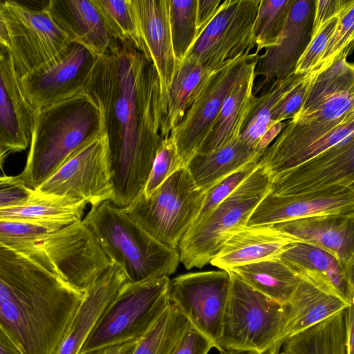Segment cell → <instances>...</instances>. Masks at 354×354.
Masks as SVG:
<instances>
[{"label": "cell", "mask_w": 354, "mask_h": 354, "mask_svg": "<svg viewBox=\"0 0 354 354\" xmlns=\"http://www.w3.org/2000/svg\"><path fill=\"white\" fill-rule=\"evenodd\" d=\"M88 88L97 96L105 114L110 201L122 208L143 190L163 139L158 77L142 53L113 39L108 51L97 58Z\"/></svg>", "instance_id": "1"}, {"label": "cell", "mask_w": 354, "mask_h": 354, "mask_svg": "<svg viewBox=\"0 0 354 354\" xmlns=\"http://www.w3.org/2000/svg\"><path fill=\"white\" fill-rule=\"evenodd\" d=\"M84 295L39 243L21 251L0 243V328L21 354H53Z\"/></svg>", "instance_id": "2"}, {"label": "cell", "mask_w": 354, "mask_h": 354, "mask_svg": "<svg viewBox=\"0 0 354 354\" xmlns=\"http://www.w3.org/2000/svg\"><path fill=\"white\" fill-rule=\"evenodd\" d=\"M106 130L104 108L88 88L37 109L29 152L18 177L35 190L77 149Z\"/></svg>", "instance_id": "3"}, {"label": "cell", "mask_w": 354, "mask_h": 354, "mask_svg": "<svg viewBox=\"0 0 354 354\" xmlns=\"http://www.w3.org/2000/svg\"><path fill=\"white\" fill-rule=\"evenodd\" d=\"M82 221L128 282L169 277L176 270L178 250L157 241L110 201L92 205Z\"/></svg>", "instance_id": "4"}, {"label": "cell", "mask_w": 354, "mask_h": 354, "mask_svg": "<svg viewBox=\"0 0 354 354\" xmlns=\"http://www.w3.org/2000/svg\"><path fill=\"white\" fill-rule=\"evenodd\" d=\"M272 175L261 163L216 207L197 218L180 241V262L187 269L203 268L228 237L247 225L252 213L270 192Z\"/></svg>", "instance_id": "5"}, {"label": "cell", "mask_w": 354, "mask_h": 354, "mask_svg": "<svg viewBox=\"0 0 354 354\" xmlns=\"http://www.w3.org/2000/svg\"><path fill=\"white\" fill-rule=\"evenodd\" d=\"M205 194L183 167L150 195L145 196L141 191L122 209L157 241L178 249L180 240L197 219Z\"/></svg>", "instance_id": "6"}, {"label": "cell", "mask_w": 354, "mask_h": 354, "mask_svg": "<svg viewBox=\"0 0 354 354\" xmlns=\"http://www.w3.org/2000/svg\"><path fill=\"white\" fill-rule=\"evenodd\" d=\"M169 277L127 282L106 308L80 353L142 338L170 306Z\"/></svg>", "instance_id": "7"}, {"label": "cell", "mask_w": 354, "mask_h": 354, "mask_svg": "<svg viewBox=\"0 0 354 354\" xmlns=\"http://www.w3.org/2000/svg\"><path fill=\"white\" fill-rule=\"evenodd\" d=\"M285 321V304L253 289L231 273L230 296L217 350L262 354L282 344Z\"/></svg>", "instance_id": "8"}, {"label": "cell", "mask_w": 354, "mask_h": 354, "mask_svg": "<svg viewBox=\"0 0 354 354\" xmlns=\"http://www.w3.org/2000/svg\"><path fill=\"white\" fill-rule=\"evenodd\" d=\"M0 19L8 50L20 80L64 51L71 41L48 12L13 1H0Z\"/></svg>", "instance_id": "9"}, {"label": "cell", "mask_w": 354, "mask_h": 354, "mask_svg": "<svg viewBox=\"0 0 354 354\" xmlns=\"http://www.w3.org/2000/svg\"><path fill=\"white\" fill-rule=\"evenodd\" d=\"M35 192L91 205L111 201L113 187L106 130L77 149Z\"/></svg>", "instance_id": "10"}, {"label": "cell", "mask_w": 354, "mask_h": 354, "mask_svg": "<svg viewBox=\"0 0 354 354\" xmlns=\"http://www.w3.org/2000/svg\"><path fill=\"white\" fill-rule=\"evenodd\" d=\"M259 55H245L213 71L203 89L170 133L186 167L207 136L230 92L257 65Z\"/></svg>", "instance_id": "11"}, {"label": "cell", "mask_w": 354, "mask_h": 354, "mask_svg": "<svg viewBox=\"0 0 354 354\" xmlns=\"http://www.w3.org/2000/svg\"><path fill=\"white\" fill-rule=\"evenodd\" d=\"M230 286L231 273L221 270L178 275L169 280L167 287L169 304L216 349Z\"/></svg>", "instance_id": "12"}, {"label": "cell", "mask_w": 354, "mask_h": 354, "mask_svg": "<svg viewBox=\"0 0 354 354\" xmlns=\"http://www.w3.org/2000/svg\"><path fill=\"white\" fill-rule=\"evenodd\" d=\"M260 0H225L186 56L211 71L250 54L252 28ZM185 56V57H186Z\"/></svg>", "instance_id": "13"}, {"label": "cell", "mask_w": 354, "mask_h": 354, "mask_svg": "<svg viewBox=\"0 0 354 354\" xmlns=\"http://www.w3.org/2000/svg\"><path fill=\"white\" fill-rule=\"evenodd\" d=\"M98 57L71 42L57 56L22 77V93L35 110L68 99L88 89Z\"/></svg>", "instance_id": "14"}, {"label": "cell", "mask_w": 354, "mask_h": 354, "mask_svg": "<svg viewBox=\"0 0 354 354\" xmlns=\"http://www.w3.org/2000/svg\"><path fill=\"white\" fill-rule=\"evenodd\" d=\"M39 244L59 274L82 292L113 265L82 219L44 236Z\"/></svg>", "instance_id": "15"}, {"label": "cell", "mask_w": 354, "mask_h": 354, "mask_svg": "<svg viewBox=\"0 0 354 354\" xmlns=\"http://www.w3.org/2000/svg\"><path fill=\"white\" fill-rule=\"evenodd\" d=\"M354 133V112L334 122L290 120L264 149L260 162L272 176L292 169Z\"/></svg>", "instance_id": "16"}, {"label": "cell", "mask_w": 354, "mask_h": 354, "mask_svg": "<svg viewBox=\"0 0 354 354\" xmlns=\"http://www.w3.org/2000/svg\"><path fill=\"white\" fill-rule=\"evenodd\" d=\"M337 185L354 186V137L272 176L270 192L288 196Z\"/></svg>", "instance_id": "17"}, {"label": "cell", "mask_w": 354, "mask_h": 354, "mask_svg": "<svg viewBox=\"0 0 354 354\" xmlns=\"http://www.w3.org/2000/svg\"><path fill=\"white\" fill-rule=\"evenodd\" d=\"M328 214H354V186L337 185L288 196L268 192L247 225L277 223Z\"/></svg>", "instance_id": "18"}, {"label": "cell", "mask_w": 354, "mask_h": 354, "mask_svg": "<svg viewBox=\"0 0 354 354\" xmlns=\"http://www.w3.org/2000/svg\"><path fill=\"white\" fill-rule=\"evenodd\" d=\"M315 0H293L285 27L277 43L258 57L255 77L263 76L254 93L268 88L274 81L295 73L297 62L307 47L312 34Z\"/></svg>", "instance_id": "19"}, {"label": "cell", "mask_w": 354, "mask_h": 354, "mask_svg": "<svg viewBox=\"0 0 354 354\" xmlns=\"http://www.w3.org/2000/svg\"><path fill=\"white\" fill-rule=\"evenodd\" d=\"M301 279L348 304H354V266L302 242L290 245L279 257Z\"/></svg>", "instance_id": "20"}, {"label": "cell", "mask_w": 354, "mask_h": 354, "mask_svg": "<svg viewBox=\"0 0 354 354\" xmlns=\"http://www.w3.org/2000/svg\"><path fill=\"white\" fill-rule=\"evenodd\" d=\"M35 113L22 93L8 48L0 44V147L10 152L26 149Z\"/></svg>", "instance_id": "21"}, {"label": "cell", "mask_w": 354, "mask_h": 354, "mask_svg": "<svg viewBox=\"0 0 354 354\" xmlns=\"http://www.w3.org/2000/svg\"><path fill=\"white\" fill-rule=\"evenodd\" d=\"M142 39L156 71L164 109L178 63L169 26L168 0H133Z\"/></svg>", "instance_id": "22"}, {"label": "cell", "mask_w": 354, "mask_h": 354, "mask_svg": "<svg viewBox=\"0 0 354 354\" xmlns=\"http://www.w3.org/2000/svg\"><path fill=\"white\" fill-rule=\"evenodd\" d=\"M300 242L325 250L354 266V214H328L274 225Z\"/></svg>", "instance_id": "23"}, {"label": "cell", "mask_w": 354, "mask_h": 354, "mask_svg": "<svg viewBox=\"0 0 354 354\" xmlns=\"http://www.w3.org/2000/svg\"><path fill=\"white\" fill-rule=\"evenodd\" d=\"M300 242L274 225H245L232 233L210 263L221 270L277 258L292 243Z\"/></svg>", "instance_id": "24"}, {"label": "cell", "mask_w": 354, "mask_h": 354, "mask_svg": "<svg viewBox=\"0 0 354 354\" xmlns=\"http://www.w3.org/2000/svg\"><path fill=\"white\" fill-rule=\"evenodd\" d=\"M44 8L71 42L97 57L108 51L113 39L95 0H50Z\"/></svg>", "instance_id": "25"}, {"label": "cell", "mask_w": 354, "mask_h": 354, "mask_svg": "<svg viewBox=\"0 0 354 354\" xmlns=\"http://www.w3.org/2000/svg\"><path fill=\"white\" fill-rule=\"evenodd\" d=\"M127 282L113 264L84 292L83 299L63 339L53 354H78L97 320Z\"/></svg>", "instance_id": "26"}, {"label": "cell", "mask_w": 354, "mask_h": 354, "mask_svg": "<svg viewBox=\"0 0 354 354\" xmlns=\"http://www.w3.org/2000/svg\"><path fill=\"white\" fill-rule=\"evenodd\" d=\"M349 305L340 297L301 279L290 300L285 304L286 321L281 342Z\"/></svg>", "instance_id": "27"}, {"label": "cell", "mask_w": 354, "mask_h": 354, "mask_svg": "<svg viewBox=\"0 0 354 354\" xmlns=\"http://www.w3.org/2000/svg\"><path fill=\"white\" fill-rule=\"evenodd\" d=\"M305 75L292 73L284 79L275 80L263 94L259 97H254L252 107L239 135L243 142L263 153L286 124L283 122L277 126L272 124V115L275 106L304 79Z\"/></svg>", "instance_id": "28"}, {"label": "cell", "mask_w": 354, "mask_h": 354, "mask_svg": "<svg viewBox=\"0 0 354 354\" xmlns=\"http://www.w3.org/2000/svg\"><path fill=\"white\" fill-rule=\"evenodd\" d=\"M254 70L225 98L207 136L196 153H210L239 138L255 97L253 95Z\"/></svg>", "instance_id": "29"}, {"label": "cell", "mask_w": 354, "mask_h": 354, "mask_svg": "<svg viewBox=\"0 0 354 354\" xmlns=\"http://www.w3.org/2000/svg\"><path fill=\"white\" fill-rule=\"evenodd\" d=\"M261 155L238 138L216 151L196 153L186 167L197 186L206 192L223 178L259 160Z\"/></svg>", "instance_id": "30"}, {"label": "cell", "mask_w": 354, "mask_h": 354, "mask_svg": "<svg viewBox=\"0 0 354 354\" xmlns=\"http://www.w3.org/2000/svg\"><path fill=\"white\" fill-rule=\"evenodd\" d=\"M212 72L191 56H186L178 64L166 100L162 138L169 136L183 120Z\"/></svg>", "instance_id": "31"}, {"label": "cell", "mask_w": 354, "mask_h": 354, "mask_svg": "<svg viewBox=\"0 0 354 354\" xmlns=\"http://www.w3.org/2000/svg\"><path fill=\"white\" fill-rule=\"evenodd\" d=\"M227 271L283 304L290 300L301 280L279 257L236 266Z\"/></svg>", "instance_id": "32"}, {"label": "cell", "mask_w": 354, "mask_h": 354, "mask_svg": "<svg viewBox=\"0 0 354 354\" xmlns=\"http://www.w3.org/2000/svg\"><path fill=\"white\" fill-rule=\"evenodd\" d=\"M346 309L288 338L283 354H347Z\"/></svg>", "instance_id": "33"}, {"label": "cell", "mask_w": 354, "mask_h": 354, "mask_svg": "<svg viewBox=\"0 0 354 354\" xmlns=\"http://www.w3.org/2000/svg\"><path fill=\"white\" fill-rule=\"evenodd\" d=\"M86 205L83 201L41 195L35 192L31 198L21 203L1 208L0 219L49 222L65 227L81 220Z\"/></svg>", "instance_id": "34"}, {"label": "cell", "mask_w": 354, "mask_h": 354, "mask_svg": "<svg viewBox=\"0 0 354 354\" xmlns=\"http://www.w3.org/2000/svg\"><path fill=\"white\" fill-rule=\"evenodd\" d=\"M95 2L111 38L133 47L151 61L133 0H95Z\"/></svg>", "instance_id": "35"}, {"label": "cell", "mask_w": 354, "mask_h": 354, "mask_svg": "<svg viewBox=\"0 0 354 354\" xmlns=\"http://www.w3.org/2000/svg\"><path fill=\"white\" fill-rule=\"evenodd\" d=\"M353 46L344 48L325 70L319 73L312 71L316 77L298 111L315 107L327 97L341 91L354 89V68L346 59Z\"/></svg>", "instance_id": "36"}, {"label": "cell", "mask_w": 354, "mask_h": 354, "mask_svg": "<svg viewBox=\"0 0 354 354\" xmlns=\"http://www.w3.org/2000/svg\"><path fill=\"white\" fill-rule=\"evenodd\" d=\"M187 319L173 305L138 342L132 354H172L189 327Z\"/></svg>", "instance_id": "37"}, {"label": "cell", "mask_w": 354, "mask_h": 354, "mask_svg": "<svg viewBox=\"0 0 354 354\" xmlns=\"http://www.w3.org/2000/svg\"><path fill=\"white\" fill-rule=\"evenodd\" d=\"M293 0H260L252 28L256 55L274 46L286 24Z\"/></svg>", "instance_id": "38"}, {"label": "cell", "mask_w": 354, "mask_h": 354, "mask_svg": "<svg viewBox=\"0 0 354 354\" xmlns=\"http://www.w3.org/2000/svg\"><path fill=\"white\" fill-rule=\"evenodd\" d=\"M168 3L173 50L179 64L197 39V0H168Z\"/></svg>", "instance_id": "39"}, {"label": "cell", "mask_w": 354, "mask_h": 354, "mask_svg": "<svg viewBox=\"0 0 354 354\" xmlns=\"http://www.w3.org/2000/svg\"><path fill=\"white\" fill-rule=\"evenodd\" d=\"M64 226L49 222L0 219V243L17 251L37 245L41 237Z\"/></svg>", "instance_id": "40"}, {"label": "cell", "mask_w": 354, "mask_h": 354, "mask_svg": "<svg viewBox=\"0 0 354 354\" xmlns=\"http://www.w3.org/2000/svg\"><path fill=\"white\" fill-rule=\"evenodd\" d=\"M354 112V89L334 94L319 105L304 111H298L290 119L294 122L339 121Z\"/></svg>", "instance_id": "41"}, {"label": "cell", "mask_w": 354, "mask_h": 354, "mask_svg": "<svg viewBox=\"0 0 354 354\" xmlns=\"http://www.w3.org/2000/svg\"><path fill=\"white\" fill-rule=\"evenodd\" d=\"M336 27L324 49L317 66L312 71L317 73L328 67L339 53L346 47L353 44L354 39V1L337 16Z\"/></svg>", "instance_id": "42"}, {"label": "cell", "mask_w": 354, "mask_h": 354, "mask_svg": "<svg viewBox=\"0 0 354 354\" xmlns=\"http://www.w3.org/2000/svg\"><path fill=\"white\" fill-rule=\"evenodd\" d=\"M183 167L176 143L170 136L163 138L156 151L153 165L142 190L150 195L175 171Z\"/></svg>", "instance_id": "43"}, {"label": "cell", "mask_w": 354, "mask_h": 354, "mask_svg": "<svg viewBox=\"0 0 354 354\" xmlns=\"http://www.w3.org/2000/svg\"><path fill=\"white\" fill-rule=\"evenodd\" d=\"M253 161L223 178L206 192L201 211L197 218L205 215L231 194L253 171L259 162Z\"/></svg>", "instance_id": "44"}, {"label": "cell", "mask_w": 354, "mask_h": 354, "mask_svg": "<svg viewBox=\"0 0 354 354\" xmlns=\"http://www.w3.org/2000/svg\"><path fill=\"white\" fill-rule=\"evenodd\" d=\"M337 20V17L332 18L311 35L307 47L297 63L295 74L306 73L317 66L336 27Z\"/></svg>", "instance_id": "45"}, {"label": "cell", "mask_w": 354, "mask_h": 354, "mask_svg": "<svg viewBox=\"0 0 354 354\" xmlns=\"http://www.w3.org/2000/svg\"><path fill=\"white\" fill-rule=\"evenodd\" d=\"M315 77L316 74L313 71L308 72L304 79L278 102L272 115V122L274 126L287 119H291L299 111Z\"/></svg>", "instance_id": "46"}, {"label": "cell", "mask_w": 354, "mask_h": 354, "mask_svg": "<svg viewBox=\"0 0 354 354\" xmlns=\"http://www.w3.org/2000/svg\"><path fill=\"white\" fill-rule=\"evenodd\" d=\"M35 191L18 177L0 176V209L21 203L32 196Z\"/></svg>", "instance_id": "47"}, {"label": "cell", "mask_w": 354, "mask_h": 354, "mask_svg": "<svg viewBox=\"0 0 354 354\" xmlns=\"http://www.w3.org/2000/svg\"><path fill=\"white\" fill-rule=\"evenodd\" d=\"M212 348L213 342L190 325L172 354H207Z\"/></svg>", "instance_id": "48"}, {"label": "cell", "mask_w": 354, "mask_h": 354, "mask_svg": "<svg viewBox=\"0 0 354 354\" xmlns=\"http://www.w3.org/2000/svg\"><path fill=\"white\" fill-rule=\"evenodd\" d=\"M351 0H315V13L312 35L326 21L337 17Z\"/></svg>", "instance_id": "49"}, {"label": "cell", "mask_w": 354, "mask_h": 354, "mask_svg": "<svg viewBox=\"0 0 354 354\" xmlns=\"http://www.w3.org/2000/svg\"><path fill=\"white\" fill-rule=\"evenodd\" d=\"M224 1L197 0L196 33L197 39L221 8Z\"/></svg>", "instance_id": "50"}, {"label": "cell", "mask_w": 354, "mask_h": 354, "mask_svg": "<svg viewBox=\"0 0 354 354\" xmlns=\"http://www.w3.org/2000/svg\"><path fill=\"white\" fill-rule=\"evenodd\" d=\"M141 339H132L91 351L79 353L78 354H132Z\"/></svg>", "instance_id": "51"}, {"label": "cell", "mask_w": 354, "mask_h": 354, "mask_svg": "<svg viewBox=\"0 0 354 354\" xmlns=\"http://www.w3.org/2000/svg\"><path fill=\"white\" fill-rule=\"evenodd\" d=\"M346 320L347 354H354V304L347 307Z\"/></svg>", "instance_id": "52"}, {"label": "cell", "mask_w": 354, "mask_h": 354, "mask_svg": "<svg viewBox=\"0 0 354 354\" xmlns=\"http://www.w3.org/2000/svg\"><path fill=\"white\" fill-rule=\"evenodd\" d=\"M0 354H21L15 344L1 328Z\"/></svg>", "instance_id": "53"}, {"label": "cell", "mask_w": 354, "mask_h": 354, "mask_svg": "<svg viewBox=\"0 0 354 354\" xmlns=\"http://www.w3.org/2000/svg\"><path fill=\"white\" fill-rule=\"evenodd\" d=\"M0 44L8 48L9 41L6 27L0 19Z\"/></svg>", "instance_id": "54"}, {"label": "cell", "mask_w": 354, "mask_h": 354, "mask_svg": "<svg viewBox=\"0 0 354 354\" xmlns=\"http://www.w3.org/2000/svg\"><path fill=\"white\" fill-rule=\"evenodd\" d=\"M9 153L10 152L7 149L0 147V171L2 170L5 160Z\"/></svg>", "instance_id": "55"}, {"label": "cell", "mask_w": 354, "mask_h": 354, "mask_svg": "<svg viewBox=\"0 0 354 354\" xmlns=\"http://www.w3.org/2000/svg\"><path fill=\"white\" fill-rule=\"evenodd\" d=\"M282 344H277L276 346L271 348L270 350L262 354H279V348Z\"/></svg>", "instance_id": "56"}, {"label": "cell", "mask_w": 354, "mask_h": 354, "mask_svg": "<svg viewBox=\"0 0 354 354\" xmlns=\"http://www.w3.org/2000/svg\"><path fill=\"white\" fill-rule=\"evenodd\" d=\"M279 354H283L282 353H280Z\"/></svg>", "instance_id": "57"}]
</instances>
